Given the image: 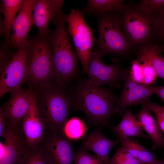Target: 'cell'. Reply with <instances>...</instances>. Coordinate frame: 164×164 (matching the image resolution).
<instances>
[{
	"label": "cell",
	"mask_w": 164,
	"mask_h": 164,
	"mask_svg": "<svg viewBox=\"0 0 164 164\" xmlns=\"http://www.w3.org/2000/svg\"><path fill=\"white\" fill-rule=\"evenodd\" d=\"M70 90L74 109L85 114L89 125L111 127L110 118L115 114L118 98L112 90L95 86L87 79L79 80Z\"/></svg>",
	"instance_id": "cell-1"
},
{
	"label": "cell",
	"mask_w": 164,
	"mask_h": 164,
	"mask_svg": "<svg viewBox=\"0 0 164 164\" xmlns=\"http://www.w3.org/2000/svg\"><path fill=\"white\" fill-rule=\"evenodd\" d=\"M66 87L52 81L32 88L38 111L49 132L62 133L64 125L74 109L70 90Z\"/></svg>",
	"instance_id": "cell-2"
},
{
	"label": "cell",
	"mask_w": 164,
	"mask_h": 164,
	"mask_svg": "<svg viewBox=\"0 0 164 164\" xmlns=\"http://www.w3.org/2000/svg\"><path fill=\"white\" fill-rule=\"evenodd\" d=\"M64 14L53 22L55 29L46 38L52 50L53 79L67 86L77 75L79 58L69 40Z\"/></svg>",
	"instance_id": "cell-3"
},
{
	"label": "cell",
	"mask_w": 164,
	"mask_h": 164,
	"mask_svg": "<svg viewBox=\"0 0 164 164\" xmlns=\"http://www.w3.org/2000/svg\"><path fill=\"white\" fill-rule=\"evenodd\" d=\"M98 37L94 50L103 56L126 57L133 47L123 30L118 14L108 13L97 16Z\"/></svg>",
	"instance_id": "cell-4"
},
{
	"label": "cell",
	"mask_w": 164,
	"mask_h": 164,
	"mask_svg": "<svg viewBox=\"0 0 164 164\" xmlns=\"http://www.w3.org/2000/svg\"><path fill=\"white\" fill-rule=\"evenodd\" d=\"M118 14L124 33L132 47H141L149 43L153 37L155 13L139 3L125 4Z\"/></svg>",
	"instance_id": "cell-5"
},
{
	"label": "cell",
	"mask_w": 164,
	"mask_h": 164,
	"mask_svg": "<svg viewBox=\"0 0 164 164\" xmlns=\"http://www.w3.org/2000/svg\"><path fill=\"white\" fill-rule=\"evenodd\" d=\"M29 43L28 80L30 84L34 87L52 81V53L46 37L38 34Z\"/></svg>",
	"instance_id": "cell-6"
},
{
	"label": "cell",
	"mask_w": 164,
	"mask_h": 164,
	"mask_svg": "<svg viewBox=\"0 0 164 164\" xmlns=\"http://www.w3.org/2000/svg\"><path fill=\"white\" fill-rule=\"evenodd\" d=\"M64 16L68 24V32L73 41L83 72L87 74L95 40L94 32L86 23L79 9H71L69 14H64Z\"/></svg>",
	"instance_id": "cell-7"
},
{
	"label": "cell",
	"mask_w": 164,
	"mask_h": 164,
	"mask_svg": "<svg viewBox=\"0 0 164 164\" xmlns=\"http://www.w3.org/2000/svg\"><path fill=\"white\" fill-rule=\"evenodd\" d=\"M103 56L94 49L91 52L88 70L87 73L89 81L97 86L107 85L119 89L128 71L120 63L115 60L110 64H105L101 60Z\"/></svg>",
	"instance_id": "cell-8"
},
{
	"label": "cell",
	"mask_w": 164,
	"mask_h": 164,
	"mask_svg": "<svg viewBox=\"0 0 164 164\" xmlns=\"http://www.w3.org/2000/svg\"><path fill=\"white\" fill-rule=\"evenodd\" d=\"M29 43L18 49L7 64L0 71V98L21 87L28 80Z\"/></svg>",
	"instance_id": "cell-9"
},
{
	"label": "cell",
	"mask_w": 164,
	"mask_h": 164,
	"mask_svg": "<svg viewBox=\"0 0 164 164\" xmlns=\"http://www.w3.org/2000/svg\"><path fill=\"white\" fill-rule=\"evenodd\" d=\"M50 164H72L76 153L72 141L62 133H46L40 144Z\"/></svg>",
	"instance_id": "cell-10"
},
{
	"label": "cell",
	"mask_w": 164,
	"mask_h": 164,
	"mask_svg": "<svg viewBox=\"0 0 164 164\" xmlns=\"http://www.w3.org/2000/svg\"><path fill=\"white\" fill-rule=\"evenodd\" d=\"M122 92L115 105V114H123L128 106L142 105L151 101L153 94L152 86L137 83L130 77L128 72L124 80Z\"/></svg>",
	"instance_id": "cell-11"
},
{
	"label": "cell",
	"mask_w": 164,
	"mask_h": 164,
	"mask_svg": "<svg viewBox=\"0 0 164 164\" xmlns=\"http://www.w3.org/2000/svg\"><path fill=\"white\" fill-rule=\"evenodd\" d=\"M3 137L4 144L0 143V164H19L28 149L22 130L7 123Z\"/></svg>",
	"instance_id": "cell-12"
},
{
	"label": "cell",
	"mask_w": 164,
	"mask_h": 164,
	"mask_svg": "<svg viewBox=\"0 0 164 164\" xmlns=\"http://www.w3.org/2000/svg\"><path fill=\"white\" fill-rule=\"evenodd\" d=\"M35 97V93L32 88L26 90L20 87L12 91L9 100L2 106L7 123L18 126Z\"/></svg>",
	"instance_id": "cell-13"
},
{
	"label": "cell",
	"mask_w": 164,
	"mask_h": 164,
	"mask_svg": "<svg viewBox=\"0 0 164 164\" xmlns=\"http://www.w3.org/2000/svg\"><path fill=\"white\" fill-rule=\"evenodd\" d=\"M64 2L62 0H35L32 22V25L37 27L38 34L46 37L50 33L49 23L63 14Z\"/></svg>",
	"instance_id": "cell-14"
},
{
	"label": "cell",
	"mask_w": 164,
	"mask_h": 164,
	"mask_svg": "<svg viewBox=\"0 0 164 164\" xmlns=\"http://www.w3.org/2000/svg\"><path fill=\"white\" fill-rule=\"evenodd\" d=\"M18 126L24 134L28 149L36 146L43 142L47 127L38 111L35 97Z\"/></svg>",
	"instance_id": "cell-15"
},
{
	"label": "cell",
	"mask_w": 164,
	"mask_h": 164,
	"mask_svg": "<svg viewBox=\"0 0 164 164\" xmlns=\"http://www.w3.org/2000/svg\"><path fill=\"white\" fill-rule=\"evenodd\" d=\"M35 0H24L13 22L9 43V47L17 49L29 43L28 35L32 26Z\"/></svg>",
	"instance_id": "cell-16"
},
{
	"label": "cell",
	"mask_w": 164,
	"mask_h": 164,
	"mask_svg": "<svg viewBox=\"0 0 164 164\" xmlns=\"http://www.w3.org/2000/svg\"><path fill=\"white\" fill-rule=\"evenodd\" d=\"M102 127L98 126L89 133L82 140L78 151H90L100 157L106 164L109 161V153L111 149L117 145L119 140L110 139L102 132Z\"/></svg>",
	"instance_id": "cell-17"
},
{
	"label": "cell",
	"mask_w": 164,
	"mask_h": 164,
	"mask_svg": "<svg viewBox=\"0 0 164 164\" xmlns=\"http://www.w3.org/2000/svg\"><path fill=\"white\" fill-rule=\"evenodd\" d=\"M136 117L143 130L147 132L152 140V150L164 149V138L156 120L153 116L151 111L142 106L137 114Z\"/></svg>",
	"instance_id": "cell-18"
},
{
	"label": "cell",
	"mask_w": 164,
	"mask_h": 164,
	"mask_svg": "<svg viewBox=\"0 0 164 164\" xmlns=\"http://www.w3.org/2000/svg\"><path fill=\"white\" fill-rule=\"evenodd\" d=\"M24 0H2L0 12L4 15V20L1 21V33L4 35V43L9 46V40L13 22L19 12Z\"/></svg>",
	"instance_id": "cell-19"
},
{
	"label": "cell",
	"mask_w": 164,
	"mask_h": 164,
	"mask_svg": "<svg viewBox=\"0 0 164 164\" xmlns=\"http://www.w3.org/2000/svg\"><path fill=\"white\" fill-rule=\"evenodd\" d=\"M122 115V119L116 126L112 128V131L117 137H137L148 139V135L145 134L143 130L132 110H126Z\"/></svg>",
	"instance_id": "cell-20"
},
{
	"label": "cell",
	"mask_w": 164,
	"mask_h": 164,
	"mask_svg": "<svg viewBox=\"0 0 164 164\" xmlns=\"http://www.w3.org/2000/svg\"><path fill=\"white\" fill-rule=\"evenodd\" d=\"M140 61H147L155 70L158 77L164 80V57L156 44L149 43L141 47L137 53Z\"/></svg>",
	"instance_id": "cell-21"
},
{
	"label": "cell",
	"mask_w": 164,
	"mask_h": 164,
	"mask_svg": "<svg viewBox=\"0 0 164 164\" xmlns=\"http://www.w3.org/2000/svg\"><path fill=\"white\" fill-rule=\"evenodd\" d=\"M124 2L123 0H89L81 11L97 17L108 13L119 14L124 8Z\"/></svg>",
	"instance_id": "cell-22"
},
{
	"label": "cell",
	"mask_w": 164,
	"mask_h": 164,
	"mask_svg": "<svg viewBox=\"0 0 164 164\" xmlns=\"http://www.w3.org/2000/svg\"><path fill=\"white\" fill-rule=\"evenodd\" d=\"M121 146L144 164H157L159 160L145 147L129 138L118 137Z\"/></svg>",
	"instance_id": "cell-23"
},
{
	"label": "cell",
	"mask_w": 164,
	"mask_h": 164,
	"mask_svg": "<svg viewBox=\"0 0 164 164\" xmlns=\"http://www.w3.org/2000/svg\"><path fill=\"white\" fill-rule=\"evenodd\" d=\"M87 131V126L80 118L73 117L68 119L64 125L62 133L71 141L82 138Z\"/></svg>",
	"instance_id": "cell-24"
},
{
	"label": "cell",
	"mask_w": 164,
	"mask_h": 164,
	"mask_svg": "<svg viewBox=\"0 0 164 164\" xmlns=\"http://www.w3.org/2000/svg\"><path fill=\"white\" fill-rule=\"evenodd\" d=\"M19 164H50L41 144L28 149Z\"/></svg>",
	"instance_id": "cell-25"
},
{
	"label": "cell",
	"mask_w": 164,
	"mask_h": 164,
	"mask_svg": "<svg viewBox=\"0 0 164 164\" xmlns=\"http://www.w3.org/2000/svg\"><path fill=\"white\" fill-rule=\"evenodd\" d=\"M108 164H144L134 158L122 147L119 146Z\"/></svg>",
	"instance_id": "cell-26"
},
{
	"label": "cell",
	"mask_w": 164,
	"mask_h": 164,
	"mask_svg": "<svg viewBox=\"0 0 164 164\" xmlns=\"http://www.w3.org/2000/svg\"><path fill=\"white\" fill-rule=\"evenodd\" d=\"M73 163V164H106L99 156L90 154L87 151L77 152Z\"/></svg>",
	"instance_id": "cell-27"
},
{
	"label": "cell",
	"mask_w": 164,
	"mask_h": 164,
	"mask_svg": "<svg viewBox=\"0 0 164 164\" xmlns=\"http://www.w3.org/2000/svg\"><path fill=\"white\" fill-rule=\"evenodd\" d=\"M141 62L142 63L143 73L142 84L151 86L155 84V80L158 77V75L150 63L145 61Z\"/></svg>",
	"instance_id": "cell-28"
},
{
	"label": "cell",
	"mask_w": 164,
	"mask_h": 164,
	"mask_svg": "<svg viewBox=\"0 0 164 164\" xmlns=\"http://www.w3.org/2000/svg\"><path fill=\"white\" fill-rule=\"evenodd\" d=\"M155 21L153 27V36L164 41V8L155 13Z\"/></svg>",
	"instance_id": "cell-29"
},
{
	"label": "cell",
	"mask_w": 164,
	"mask_h": 164,
	"mask_svg": "<svg viewBox=\"0 0 164 164\" xmlns=\"http://www.w3.org/2000/svg\"><path fill=\"white\" fill-rule=\"evenodd\" d=\"M131 78L135 82L142 84L143 73L142 63L137 59L133 60L130 68H128Z\"/></svg>",
	"instance_id": "cell-30"
},
{
	"label": "cell",
	"mask_w": 164,
	"mask_h": 164,
	"mask_svg": "<svg viewBox=\"0 0 164 164\" xmlns=\"http://www.w3.org/2000/svg\"><path fill=\"white\" fill-rule=\"evenodd\" d=\"M139 3L147 7L155 13L164 8V0H142Z\"/></svg>",
	"instance_id": "cell-31"
},
{
	"label": "cell",
	"mask_w": 164,
	"mask_h": 164,
	"mask_svg": "<svg viewBox=\"0 0 164 164\" xmlns=\"http://www.w3.org/2000/svg\"><path fill=\"white\" fill-rule=\"evenodd\" d=\"M1 45L0 48V71L7 64L12 58L9 57V51L6 44Z\"/></svg>",
	"instance_id": "cell-32"
},
{
	"label": "cell",
	"mask_w": 164,
	"mask_h": 164,
	"mask_svg": "<svg viewBox=\"0 0 164 164\" xmlns=\"http://www.w3.org/2000/svg\"><path fill=\"white\" fill-rule=\"evenodd\" d=\"M142 106H144L151 111L153 112L155 114H157L164 119V106L161 105L157 103L150 101Z\"/></svg>",
	"instance_id": "cell-33"
},
{
	"label": "cell",
	"mask_w": 164,
	"mask_h": 164,
	"mask_svg": "<svg viewBox=\"0 0 164 164\" xmlns=\"http://www.w3.org/2000/svg\"><path fill=\"white\" fill-rule=\"evenodd\" d=\"M7 123L2 106L0 110V137H4L6 131Z\"/></svg>",
	"instance_id": "cell-34"
},
{
	"label": "cell",
	"mask_w": 164,
	"mask_h": 164,
	"mask_svg": "<svg viewBox=\"0 0 164 164\" xmlns=\"http://www.w3.org/2000/svg\"><path fill=\"white\" fill-rule=\"evenodd\" d=\"M152 86L153 94L158 95L164 102V85L162 86Z\"/></svg>",
	"instance_id": "cell-35"
},
{
	"label": "cell",
	"mask_w": 164,
	"mask_h": 164,
	"mask_svg": "<svg viewBox=\"0 0 164 164\" xmlns=\"http://www.w3.org/2000/svg\"><path fill=\"white\" fill-rule=\"evenodd\" d=\"M155 114L159 127L161 131L164 133V119L159 115Z\"/></svg>",
	"instance_id": "cell-36"
},
{
	"label": "cell",
	"mask_w": 164,
	"mask_h": 164,
	"mask_svg": "<svg viewBox=\"0 0 164 164\" xmlns=\"http://www.w3.org/2000/svg\"><path fill=\"white\" fill-rule=\"evenodd\" d=\"M159 48L160 51L161 53L164 52V44L160 46L159 47Z\"/></svg>",
	"instance_id": "cell-37"
},
{
	"label": "cell",
	"mask_w": 164,
	"mask_h": 164,
	"mask_svg": "<svg viewBox=\"0 0 164 164\" xmlns=\"http://www.w3.org/2000/svg\"><path fill=\"white\" fill-rule=\"evenodd\" d=\"M157 164H164V157L162 159L159 160Z\"/></svg>",
	"instance_id": "cell-38"
}]
</instances>
